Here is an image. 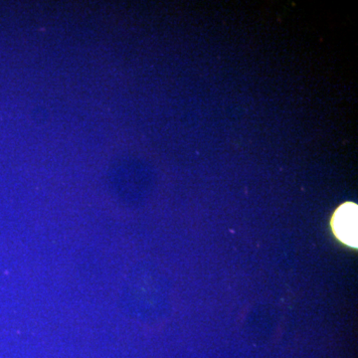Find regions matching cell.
Wrapping results in <instances>:
<instances>
[{
	"mask_svg": "<svg viewBox=\"0 0 358 358\" xmlns=\"http://www.w3.org/2000/svg\"><path fill=\"white\" fill-rule=\"evenodd\" d=\"M331 227L343 243L357 248V205L348 202L334 212Z\"/></svg>",
	"mask_w": 358,
	"mask_h": 358,
	"instance_id": "cell-1",
	"label": "cell"
}]
</instances>
